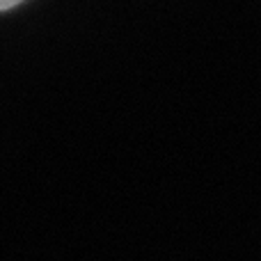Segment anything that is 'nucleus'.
<instances>
[{
    "label": "nucleus",
    "instance_id": "f257e3e1",
    "mask_svg": "<svg viewBox=\"0 0 261 261\" xmlns=\"http://www.w3.org/2000/svg\"><path fill=\"white\" fill-rule=\"evenodd\" d=\"M18 3H23V0H0V12H5V9H12V7H16Z\"/></svg>",
    "mask_w": 261,
    "mask_h": 261
}]
</instances>
